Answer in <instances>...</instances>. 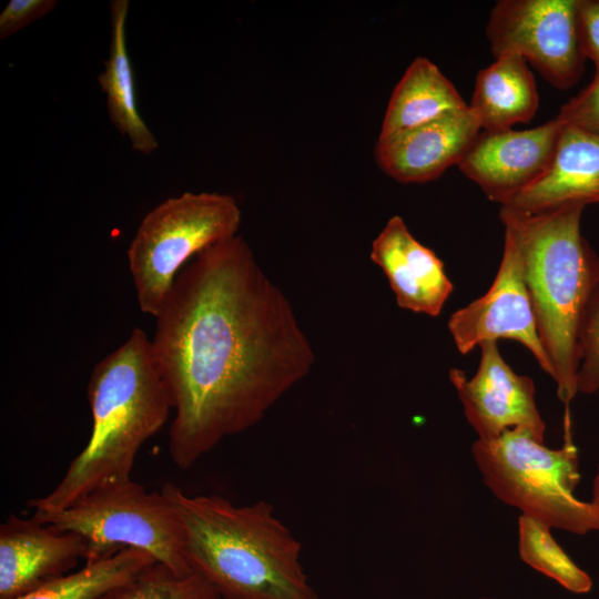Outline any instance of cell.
<instances>
[{"label": "cell", "instance_id": "cell-10", "mask_svg": "<svg viewBox=\"0 0 599 599\" xmlns=\"http://www.w3.org/2000/svg\"><path fill=\"white\" fill-rule=\"evenodd\" d=\"M478 347L480 359L473 377L463 369H449V380L478 439L491 440L508 429L520 428L544 443L546 424L537 408L534 380L514 372L497 341Z\"/></svg>", "mask_w": 599, "mask_h": 599}, {"label": "cell", "instance_id": "cell-27", "mask_svg": "<svg viewBox=\"0 0 599 599\" xmlns=\"http://www.w3.org/2000/svg\"><path fill=\"white\" fill-rule=\"evenodd\" d=\"M483 599H491V598H483Z\"/></svg>", "mask_w": 599, "mask_h": 599}, {"label": "cell", "instance_id": "cell-26", "mask_svg": "<svg viewBox=\"0 0 599 599\" xmlns=\"http://www.w3.org/2000/svg\"><path fill=\"white\" fill-rule=\"evenodd\" d=\"M591 502L599 509V466H598V470L593 479Z\"/></svg>", "mask_w": 599, "mask_h": 599}, {"label": "cell", "instance_id": "cell-7", "mask_svg": "<svg viewBox=\"0 0 599 599\" xmlns=\"http://www.w3.org/2000/svg\"><path fill=\"white\" fill-rule=\"evenodd\" d=\"M242 213L230 194L185 192L152 209L126 252L136 302L155 317L180 272L205 248L237 235Z\"/></svg>", "mask_w": 599, "mask_h": 599}, {"label": "cell", "instance_id": "cell-2", "mask_svg": "<svg viewBox=\"0 0 599 599\" xmlns=\"http://www.w3.org/2000/svg\"><path fill=\"white\" fill-rule=\"evenodd\" d=\"M161 493L182 521L187 566L222 599H318L301 564V541L270 502L191 496L170 483Z\"/></svg>", "mask_w": 599, "mask_h": 599}, {"label": "cell", "instance_id": "cell-20", "mask_svg": "<svg viewBox=\"0 0 599 599\" xmlns=\"http://www.w3.org/2000/svg\"><path fill=\"white\" fill-rule=\"evenodd\" d=\"M518 536L520 558L531 568L571 592L586 593L591 589L592 581L589 575L557 544L548 525L521 515L518 518Z\"/></svg>", "mask_w": 599, "mask_h": 599}, {"label": "cell", "instance_id": "cell-15", "mask_svg": "<svg viewBox=\"0 0 599 599\" xmlns=\"http://www.w3.org/2000/svg\"><path fill=\"white\" fill-rule=\"evenodd\" d=\"M575 202L599 203V138L564 125L547 172L504 206L541 213Z\"/></svg>", "mask_w": 599, "mask_h": 599}, {"label": "cell", "instance_id": "cell-1", "mask_svg": "<svg viewBox=\"0 0 599 599\" xmlns=\"http://www.w3.org/2000/svg\"><path fill=\"white\" fill-rule=\"evenodd\" d=\"M155 321L151 346L180 469L260 423L315 362L290 301L240 235L185 265Z\"/></svg>", "mask_w": 599, "mask_h": 599}, {"label": "cell", "instance_id": "cell-25", "mask_svg": "<svg viewBox=\"0 0 599 599\" xmlns=\"http://www.w3.org/2000/svg\"><path fill=\"white\" fill-rule=\"evenodd\" d=\"M577 26L582 52L599 70V0H577Z\"/></svg>", "mask_w": 599, "mask_h": 599}, {"label": "cell", "instance_id": "cell-23", "mask_svg": "<svg viewBox=\"0 0 599 599\" xmlns=\"http://www.w3.org/2000/svg\"><path fill=\"white\" fill-rule=\"evenodd\" d=\"M556 119L565 126L599 138V70L587 87L560 108Z\"/></svg>", "mask_w": 599, "mask_h": 599}, {"label": "cell", "instance_id": "cell-3", "mask_svg": "<svg viewBox=\"0 0 599 599\" xmlns=\"http://www.w3.org/2000/svg\"><path fill=\"white\" fill-rule=\"evenodd\" d=\"M88 400L92 429L58 485L28 506L34 514L62 510L102 484L131 478L142 445L166 423L173 409L155 364L151 338L139 327L99 361L90 375Z\"/></svg>", "mask_w": 599, "mask_h": 599}, {"label": "cell", "instance_id": "cell-8", "mask_svg": "<svg viewBox=\"0 0 599 599\" xmlns=\"http://www.w3.org/2000/svg\"><path fill=\"white\" fill-rule=\"evenodd\" d=\"M486 37L495 58L517 54L557 89L573 87L583 73L577 0H499Z\"/></svg>", "mask_w": 599, "mask_h": 599}, {"label": "cell", "instance_id": "cell-19", "mask_svg": "<svg viewBox=\"0 0 599 599\" xmlns=\"http://www.w3.org/2000/svg\"><path fill=\"white\" fill-rule=\"evenodd\" d=\"M155 561L144 550L126 548L14 599H100Z\"/></svg>", "mask_w": 599, "mask_h": 599}, {"label": "cell", "instance_id": "cell-18", "mask_svg": "<svg viewBox=\"0 0 599 599\" xmlns=\"http://www.w3.org/2000/svg\"><path fill=\"white\" fill-rule=\"evenodd\" d=\"M467 106L438 67L427 58L418 57L394 88L378 136L429 123Z\"/></svg>", "mask_w": 599, "mask_h": 599}, {"label": "cell", "instance_id": "cell-24", "mask_svg": "<svg viewBox=\"0 0 599 599\" xmlns=\"http://www.w3.org/2000/svg\"><path fill=\"white\" fill-rule=\"evenodd\" d=\"M55 0H10L0 13V39L3 40L51 12Z\"/></svg>", "mask_w": 599, "mask_h": 599}, {"label": "cell", "instance_id": "cell-12", "mask_svg": "<svg viewBox=\"0 0 599 599\" xmlns=\"http://www.w3.org/2000/svg\"><path fill=\"white\" fill-rule=\"evenodd\" d=\"M480 131L467 106L429 123L378 136L375 159L379 169L399 183H426L458 165Z\"/></svg>", "mask_w": 599, "mask_h": 599}, {"label": "cell", "instance_id": "cell-16", "mask_svg": "<svg viewBox=\"0 0 599 599\" xmlns=\"http://www.w3.org/2000/svg\"><path fill=\"white\" fill-rule=\"evenodd\" d=\"M468 106L481 131H501L529 123L538 110L539 93L528 62L512 53L496 57L477 73Z\"/></svg>", "mask_w": 599, "mask_h": 599}, {"label": "cell", "instance_id": "cell-11", "mask_svg": "<svg viewBox=\"0 0 599 599\" xmlns=\"http://www.w3.org/2000/svg\"><path fill=\"white\" fill-rule=\"evenodd\" d=\"M562 128L555 118L527 130L480 131L458 167L490 201L507 205L547 172Z\"/></svg>", "mask_w": 599, "mask_h": 599}, {"label": "cell", "instance_id": "cell-17", "mask_svg": "<svg viewBox=\"0 0 599 599\" xmlns=\"http://www.w3.org/2000/svg\"><path fill=\"white\" fill-rule=\"evenodd\" d=\"M129 6L128 0H113L110 3L109 55L98 82L106 95L108 112L114 126L129 138L133 150L149 155L159 148V143L138 108L134 73L126 45Z\"/></svg>", "mask_w": 599, "mask_h": 599}, {"label": "cell", "instance_id": "cell-4", "mask_svg": "<svg viewBox=\"0 0 599 599\" xmlns=\"http://www.w3.org/2000/svg\"><path fill=\"white\" fill-rule=\"evenodd\" d=\"M585 207L575 202L541 213L499 211L518 242L539 338L567 405L578 394V334L598 267V254L581 234Z\"/></svg>", "mask_w": 599, "mask_h": 599}, {"label": "cell", "instance_id": "cell-5", "mask_svg": "<svg viewBox=\"0 0 599 599\" xmlns=\"http://www.w3.org/2000/svg\"><path fill=\"white\" fill-rule=\"evenodd\" d=\"M471 453L485 485L522 515L577 535L599 531V509L573 496L580 475L570 439L551 449L514 428L491 440L477 439Z\"/></svg>", "mask_w": 599, "mask_h": 599}, {"label": "cell", "instance_id": "cell-9", "mask_svg": "<svg viewBox=\"0 0 599 599\" xmlns=\"http://www.w3.org/2000/svg\"><path fill=\"white\" fill-rule=\"evenodd\" d=\"M457 351L466 355L487 341L512 339L524 345L552 378L551 363L539 338L524 263L514 233L504 227V247L488 291L454 312L447 323Z\"/></svg>", "mask_w": 599, "mask_h": 599}, {"label": "cell", "instance_id": "cell-13", "mask_svg": "<svg viewBox=\"0 0 599 599\" xmlns=\"http://www.w3.org/2000/svg\"><path fill=\"white\" fill-rule=\"evenodd\" d=\"M85 546L72 532L9 516L0 526V599L30 593L62 577L84 559Z\"/></svg>", "mask_w": 599, "mask_h": 599}, {"label": "cell", "instance_id": "cell-6", "mask_svg": "<svg viewBox=\"0 0 599 599\" xmlns=\"http://www.w3.org/2000/svg\"><path fill=\"white\" fill-rule=\"evenodd\" d=\"M33 518L79 536L85 562L109 558L126 548L149 552L176 572L192 570L183 554L180 516L162 493H149L131 478L100 485L69 507Z\"/></svg>", "mask_w": 599, "mask_h": 599}, {"label": "cell", "instance_id": "cell-21", "mask_svg": "<svg viewBox=\"0 0 599 599\" xmlns=\"http://www.w3.org/2000/svg\"><path fill=\"white\" fill-rule=\"evenodd\" d=\"M100 599H222L199 573H180L153 562Z\"/></svg>", "mask_w": 599, "mask_h": 599}, {"label": "cell", "instance_id": "cell-14", "mask_svg": "<svg viewBox=\"0 0 599 599\" xmlns=\"http://www.w3.org/2000/svg\"><path fill=\"white\" fill-rule=\"evenodd\" d=\"M370 260L382 268L400 308L436 317L454 291L443 261L418 242L399 215L372 243Z\"/></svg>", "mask_w": 599, "mask_h": 599}, {"label": "cell", "instance_id": "cell-22", "mask_svg": "<svg viewBox=\"0 0 599 599\" xmlns=\"http://www.w3.org/2000/svg\"><path fill=\"white\" fill-rule=\"evenodd\" d=\"M578 353L577 390L587 395L597 393L599 390V253L596 278L580 322Z\"/></svg>", "mask_w": 599, "mask_h": 599}]
</instances>
